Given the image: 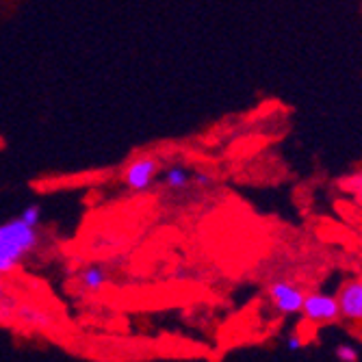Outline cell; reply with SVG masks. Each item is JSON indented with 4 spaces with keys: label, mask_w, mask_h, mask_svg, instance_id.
I'll return each instance as SVG.
<instances>
[{
    "label": "cell",
    "mask_w": 362,
    "mask_h": 362,
    "mask_svg": "<svg viewBox=\"0 0 362 362\" xmlns=\"http://www.w3.org/2000/svg\"><path fill=\"white\" fill-rule=\"evenodd\" d=\"M42 243L37 226H28L22 217L0 223V276L13 274Z\"/></svg>",
    "instance_id": "1"
},
{
    "label": "cell",
    "mask_w": 362,
    "mask_h": 362,
    "mask_svg": "<svg viewBox=\"0 0 362 362\" xmlns=\"http://www.w3.org/2000/svg\"><path fill=\"white\" fill-rule=\"evenodd\" d=\"M304 298H306V293L300 286H295L286 280H278L269 286V300L280 315L302 313Z\"/></svg>",
    "instance_id": "2"
},
{
    "label": "cell",
    "mask_w": 362,
    "mask_h": 362,
    "mask_svg": "<svg viewBox=\"0 0 362 362\" xmlns=\"http://www.w3.org/2000/svg\"><path fill=\"white\" fill-rule=\"evenodd\" d=\"M302 313L313 323H332L339 319V302L334 295L327 293H310L304 298Z\"/></svg>",
    "instance_id": "3"
},
{
    "label": "cell",
    "mask_w": 362,
    "mask_h": 362,
    "mask_svg": "<svg viewBox=\"0 0 362 362\" xmlns=\"http://www.w3.org/2000/svg\"><path fill=\"white\" fill-rule=\"evenodd\" d=\"M158 168H160V163H158L156 156H141V158L133 160L126 168V174H124V180H126L128 189H133V191L150 189L152 180L158 174Z\"/></svg>",
    "instance_id": "4"
},
{
    "label": "cell",
    "mask_w": 362,
    "mask_h": 362,
    "mask_svg": "<svg viewBox=\"0 0 362 362\" xmlns=\"http://www.w3.org/2000/svg\"><path fill=\"white\" fill-rule=\"evenodd\" d=\"M13 321L26 325V327H33V330H50L54 325V315L35 306V304H26V302H20L18 308H16V315H13Z\"/></svg>",
    "instance_id": "5"
},
{
    "label": "cell",
    "mask_w": 362,
    "mask_h": 362,
    "mask_svg": "<svg viewBox=\"0 0 362 362\" xmlns=\"http://www.w3.org/2000/svg\"><path fill=\"white\" fill-rule=\"evenodd\" d=\"M339 313L345 317V319H354L358 321L362 317V284L360 280H351L347 282L341 293H339Z\"/></svg>",
    "instance_id": "6"
},
{
    "label": "cell",
    "mask_w": 362,
    "mask_h": 362,
    "mask_svg": "<svg viewBox=\"0 0 362 362\" xmlns=\"http://www.w3.org/2000/svg\"><path fill=\"white\" fill-rule=\"evenodd\" d=\"M109 280H111V276L103 265H89L81 272L78 284L85 293H95V291L105 288L109 284Z\"/></svg>",
    "instance_id": "7"
},
{
    "label": "cell",
    "mask_w": 362,
    "mask_h": 362,
    "mask_svg": "<svg viewBox=\"0 0 362 362\" xmlns=\"http://www.w3.org/2000/svg\"><path fill=\"white\" fill-rule=\"evenodd\" d=\"M18 304H20L18 295L7 286V282L0 280V321H3V323H11Z\"/></svg>",
    "instance_id": "8"
},
{
    "label": "cell",
    "mask_w": 362,
    "mask_h": 362,
    "mask_svg": "<svg viewBox=\"0 0 362 362\" xmlns=\"http://www.w3.org/2000/svg\"><path fill=\"white\" fill-rule=\"evenodd\" d=\"M163 180H165V185L170 189H185L191 182V174L185 168L176 165V168H172V170H168L165 174H163Z\"/></svg>",
    "instance_id": "9"
},
{
    "label": "cell",
    "mask_w": 362,
    "mask_h": 362,
    "mask_svg": "<svg viewBox=\"0 0 362 362\" xmlns=\"http://www.w3.org/2000/svg\"><path fill=\"white\" fill-rule=\"evenodd\" d=\"M42 215H44V211H42V206L40 204H28L24 211H22V219L28 223V226H37L40 228V223H42Z\"/></svg>",
    "instance_id": "10"
},
{
    "label": "cell",
    "mask_w": 362,
    "mask_h": 362,
    "mask_svg": "<svg viewBox=\"0 0 362 362\" xmlns=\"http://www.w3.org/2000/svg\"><path fill=\"white\" fill-rule=\"evenodd\" d=\"M337 360L339 362H358L360 349L356 345H339L337 347Z\"/></svg>",
    "instance_id": "11"
},
{
    "label": "cell",
    "mask_w": 362,
    "mask_h": 362,
    "mask_svg": "<svg viewBox=\"0 0 362 362\" xmlns=\"http://www.w3.org/2000/svg\"><path fill=\"white\" fill-rule=\"evenodd\" d=\"M302 345H304V341H302V337H300V334H291V337L286 339V349H288L291 354L300 351V349H302Z\"/></svg>",
    "instance_id": "12"
},
{
    "label": "cell",
    "mask_w": 362,
    "mask_h": 362,
    "mask_svg": "<svg viewBox=\"0 0 362 362\" xmlns=\"http://www.w3.org/2000/svg\"><path fill=\"white\" fill-rule=\"evenodd\" d=\"M191 180H193L197 187H209V185H213V178H211V176H206V174H202V172L193 174V176H191Z\"/></svg>",
    "instance_id": "13"
}]
</instances>
